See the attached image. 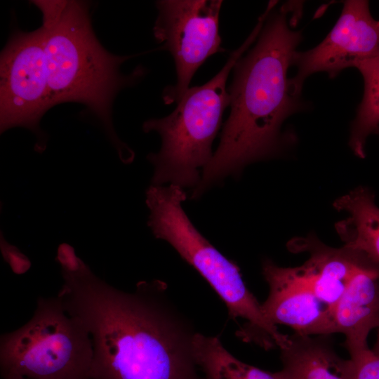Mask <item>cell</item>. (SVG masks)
Listing matches in <instances>:
<instances>
[{
  "label": "cell",
  "mask_w": 379,
  "mask_h": 379,
  "mask_svg": "<svg viewBox=\"0 0 379 379\" xmlns=\"http://www.w3.org/2000/svg\"><path fill=\"white\" fill-rule=\"evenodd\" d=\"M333 207L347 213L335 224L343 246L379 264V208L374 193L366 187H358L337 199Z\"/></svg>",
  "instance_id": "obj_13"
},
{
  "label": "cell",
  "mask_w": 379,
  "mask_h": 379,
  "mask_svg": "<svg viewBox=\"0 0 379 379\" xmlns=\"http://www.w3.org/2000/svg\"><path fill=\"white\" fill-rule=\"evenodd\" d=\"M354 67L363 77L364 91L351 127L349 145L363 159L367 138L379 127V54L359 60Z\"/></svg>",
  "instance_id": "obj_16"
},
{
  "label": "cell",
  "mask_w": 379,
  "mask_h": 379,
  "mask_svg": "<svg viewBox=\"0 0 379 379\" xmlns=\"http://www.w3.org/2000/svg\"><path fill=\"white\" fill-rule=\"evenodd\" d=\"M374 133L379 135V127L375 131Z\"/></svg>",
  "instance_id": "obj_22"
},
{
  "label": "cell",
  "mask_w": 379,
  "mask_h": 379,
  "mask_svg": "<svg viewBox=\"0 0 379 379\" xmlns=\"http://www.w3.org/2000/svg\"><path fill=\"white\" fill-rule=\"evenodd\" d=\"M56 259L61 266V271L75 272L84 264V262L76 255L73 248L66 244L58 247Z\"/></svg>",
  "instance_id": "obj_19"
},
{
  "label": "cell",
  "mask_w": 379,
  "mask_h": 379,
  "mask_svg": "<svg viewBox=\"0 0 379 379\" xmlns=\"http://www.w3.org/2000/svg\"><path fill=\"white\" fill-rule=\"evenodd\" d=\"M291 246L293 251L309 253V259L300 267L317 297L331 314L352 279L359 272L379 265L344 246H326L313 235L294 239Z\"/></svg>",
  "instance_id": "obj_11"
},
{
  "label": "cell",
  "mask_w": 379,
  "mask_h": 379,
  "mask_svg": "<svg viewBox=\"0 0 379 379\" xmlns=\"http://www.w3.org/2000/svg\"><path fill=\"white\" fill-rule=\"evenodd\" d=\"M372 350L379 355V327H378V335L377 339L374 345V347L372 349Z\"/></svg>",
  "instance_id": "obj_20"
},
{
  "label": "cell",
  "mask_w": 379,
  "mask_h": 379,
  "mask_svg": "<svg viewBox=\"0 0 379 379\" xmlns=\"http://www.w3.org/2000/svg\"><path fill=\"white\" fill-rule=\"evenodd\" d=\"M281 379H352L350 360L341 359L319 338L297 333L281 349Z\"/></svg>",
  "instance_id": "obj_14"
},
{
  "label": "cell",
  "mask_w": 379,
  "mask_h": 379,
  "mask_svg": "<svg viewBox=\"0 0 379 379\" xmlns=\"http://www.w3.org/2000/svg\"><path fill=\"white\" fill-rule=\"evenodd\" d=\"M5 379H29V378H24V377H21V376H17V375H15V376H10V377H8Z\"/></svg>",
  "instance_id": "obj_21"
},
{
  "label": "cell",
  "mask_w": 379,
  "mask_h": 379,
  "mask_svg": "<svg viewBox=\"0 0 379 379\" xmlns=\"http://www.w3.org/2000/svg\"><path fill=\"white\" fill-rule=\"evenodd\" d=\"M61 274L57 296L91 338V379H205L194 354L197 332L168 298L166 284L140 281L126 292L86 263Z\"/></svg>",
  "instance_id": "obj_1"
},
{
  "label": "cell",
  "mask_w": 379,
  "mask_h": 379,
  "mask_svg": "<svg viewBox=\"0 0 379 379\" xmlns=\"http://www.w3.org/2000/svg\"><path fill=\"white\" fill-rule=\"evenodd\" d=\"M186 193L180 187L151 185L146 190L150 211L148 225L157 239L170 244L196 269L224 301L232 319L247 320L239 332L246 340H256L264 348H284L288 336L265 317L262 306L244 284L239 267L221 254L192 225L182 203Z\"/></svg>",
  "instance_id": "obj_4"
},
{
  "label": "cell",
  "mask_w": 379,
  "mask_h": 379,
  "mask_svg": "<svg viewBox=\"0 0 379 379\" xmlns=\"http://www.w3.org/2000/svg\"><path fill=\"white\" fill-rule=\"evenodd\" d=\"M333 333L345 335L349 352L367 346L379 327V265L359 272L332 310Z\"/></svg>",
  "instance_id": "obj_12"
},
{
  "label": "cell",
  "mask_w": 379,
  "mask_h": 379,
  "mask_svg": "<svg viewBox=\"0 0 379 379\" xmlns=\"http://www.w3.org/2000/svg\"><path fill=\"white\" fill-rule=\"evenodd\" d=\"M194 354L205 379H281L277 372L264 371L239 360L223 347L218 337L197 332Z\"/></svg>",
  "instance_id": "obj_15"
},
{
  "label": "cell",
  "mask_w": 379,
  "mask_h": 379,
  "mask_svg": "<svg viewBox=\"0 0 379 379\" xmlns=\"http://www.w3.org/2000/svg\"><path fill=\"white\" fill-rule=\"evenodd\" d=\"M262 274L270 292L261 306L270 323L290 326L302 335L333 333L331 309L317 297L300 266L282 267L267 259Z\"/></svg>",
  "instance_id": "obj_10"
},
{
  "label": "cell",
  "mask_w": 379,
  "mask_h": 379,
  "mask_svg": "<svg viewBox=\"0 0 379 379\" xmlns=\"http://www.w3.org/2000/svg\"><path fill=\"white\" fill-rule=\"evenodd\" d=\"M259 32V29L255 28L208 82L189 88L172 113L143 123L145 133L155 131L161 139L160 150L147 155L154 166L152 185L169 182L182 189H194L199 183L200 168L203 170L213 157V142L220 128L224 111L230 105L227 77Z\"/></svg>",
  "instance_id": "obj_5"
},
{
  "label": "cell",
  "mask_w": 379,
  "mask_h": 379,
  "mask_svg": "<svg viewBox=\"0 0 379 379\" xmlns=\"http://www.w3.org/2000/svg\"><path fill=\"white\" fill-rule=\"evenodd\" d=\"M352 379H379V355L368 347L349 352Z\"/></svg>",
  "instance_id": "obj_17"
},
{
  "label": "cell",
  "mask_w": 379,
  "mask_h": 379,
  "mask_svg": "<svg viewBox=\"0 0 379 379\" xmlns=\"http://www.w3.org/2000/svg\"><path fill=\"white\" fill-rule=\"evenodd\" d=\"M41 28L53 106L67 102L85 105L99 119L121 161L132 162L135 154L117 136L111 106L119 91L137 83L145 69L138 66L130 74L121 73V65L133 55H115L102 46L86 2L67 1L58 21Z\"/></svg>",
  "instance_id": "obj_3"
},
{
  "label": "cell",
  "mask_w": 379,
  "mask_h": 379,
  "mask_svg": "<svg viewBox=\"0 0 379 379\" xmlns=\"http://www.w3.org/2000/svg\"><path fill=\"white\" fill-rule=\"evenodd\" d=\"M221 0H161L153 32L161 48L171 53L176 69L175 84L166 87V105L177 102L189 88L198 68L210 56L225 51L219 34Z\"/></svg>",
  "instance_id": "obj_8"
},
{
  "label": "cell",
  "mask_w": 379,
  "mask_h": 379,
  "mask_svg": "<svg viewBox=\"0 0 379 379\" xmlns=\"http://www.w3.org/2000/svg\"><path fill=\"white\" fill-rule=\"evenodd\" d=\"M0 131L14 127L31 130L42 152L47 138L39 128L43 115L53 107L41 27L17 31L1 54Z\"/></svg>",
  "instance_id": "obj_7"
},
{
  "label": "cell",
  "mask_w": 379,
  "mask_h": 379,
  "mask_svg": "<svg viewBox=\"0 0 379 379\" xmlns=\"http://www.w3.org/2000/svg\"><path fill=\"white\" fill-rule=\"evenodd\" d=\"M379 54V20L371 15L368 1L348 0L333 28L316 47L295 51L291 65L297 68L292 78L302 91L305 79L326 72L331 78L363 59Z\"/></svg>",
  "instance_id": "obj_9"
},
{
  "label": "cell",
  "mask_w": 379,
  "mask_h": 379,
  "mask_svg": "<svg viewBox=\"0 0 379 379\" xmlns=\"http://www.w3.org/2000/svg\"><path fill=\"white\" fill-rule=\"evenodd\" d=\"M1 251L4 259L9 263L15 273L23 274L29 269L31 265L29 260L15 247L8 244L6 245L4 241H1Z\"/></svg>",
  "instance_id": "obj_18"
},
{
  "label": "cell",
  "mask_w": 379,
  "mask_h": 379,
  "mask_svg": "<svg viewBox=\"0 0 379 379\" xmlns=\"http://www.w3.org/2000/svg\"><path fill=\"white\" fill-rule=\"evenodd\" d=\"M291 5L269 13L254 47L234 65L229 88L230 114L219 145L202 170L192 198L246 165L277 154L284 121L300 109L301 91L288 77L292 58L301 41L288 25Z\"/></svg>",
  "instance_id": "obj_2"
},
{
  "label": "cell",
  "mask_w": 379,
  "mask_h": 379,
  "mask_svg": "<svg viewBox=\"0 0 379 379\" xmlns=\"http://www.w3.org/2000/svg\"><path fill=\"white\" fill-rule=\"evenodd\" d=\"M93 357L89 332L58 296L39 297L32 317L0 337L3 379H91Z\"/></svg>",
  "instance_id": "obj_6"
}]
</instances>
